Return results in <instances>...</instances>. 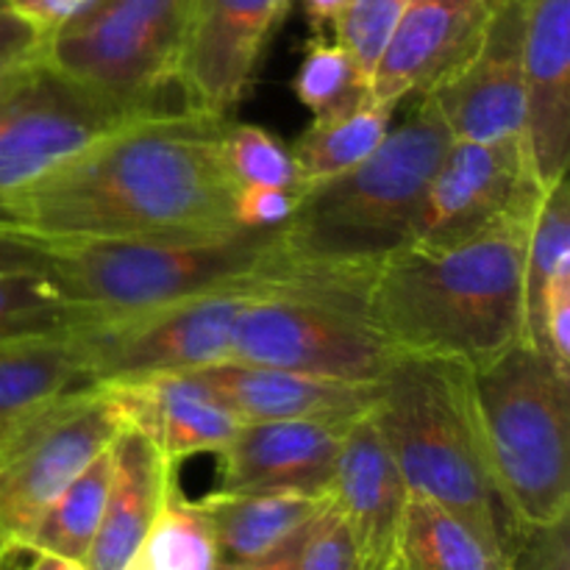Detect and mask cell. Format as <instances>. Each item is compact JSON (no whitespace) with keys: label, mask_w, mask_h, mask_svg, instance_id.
<instances>
[{"label":"cell","mask_w":570,"mask_h":570,"mask_svg":"<svg viewBox=\"0 0 570 570\" xmlns=\"http://www.w3.org/2000/svg\"><path fill=\"white\" fill-rule=\"evenodd\" d=\"M228 117L154 109L0 198V228L39 245L206 239L245 232L223 154Z\"/></svg>","instance_id":"1"},{"label":"cell","mask_w":570,"mask_h":570,"mask_svg":"<svg viewBox=\"0 0 570 570\" xmlns=\"http://www.w3.org/2000/svg\"><path fill=\"white\" fill-rule=\"evenodd\" d=\"M538 209V206H534ZM534 212L443 248L390 256L365 293V315L399 354L488 365L523 340V256Z\"/></svg>","instance_id":"2"},{"label":"cell","mask_w":570,"mask_h":570,"mask_svg":"<svg viewBox=\"0 0 570 570\" xmlns=\"http://www.w3.org/2000/svg\"><path fill=\"white\" fill-rule=\"evenodd\" d=\"M451 142L443 117L421 98L365 161L298 195L276 228L278 273L367 293L373 273L412 243Z\"/></svg>","instance_id":"3"},{"label":"cell","mask_w":570,"mask_h":570,"mask_svg":"<svg viewBox=\"0 0 570 570\" xmlns=\"http://www.w3.org/2000/svg\"><path fill=\"white\" fill-rule=\"evenodd\" d=\"M373 417L410 495L438 501L501 551L515 554L523 529L507 512L484 462L471 367L401 354L379 379Z\"/></svg>","instance_id":"4"},{"label":"cell","mask_w":570,"mask_h":570,"mask_svg":"<svg viewBox=\"0 0 570 570\" xmlns=\"http://www.w3.org/2000/svg\"><path fill=\"white\" fill-rule=\"evenodd\" d=\"M484 462L518 529L570 515V379L527 340L471 371Z\"/></svg>","instance_id":"5"},{"label":"cell","mask_w":570,"mask_h":570,"mask_svg":"<svg viewBox=\"0 0 570 570\" xmlns=\"http://www.w3.org/2000/svg\"><path fill=\"white\" fill-rule=\"evenodd\" d=\"M48 278L81 326L137 315L243 278H276V228L206 239L45 245Z\"/></svg>","instance_id":"6"},{"label":"cell","mask_w":570,"mask_h":570,"mask_svg":"<svg viewBox=\"0 0 570 570\" xmlns=\"http://www.w3.org/2000/svg\"><path fill=\"white\" fill-rule=\"evenodd\" d=\"M399 356L367 321L365 293L282 276L239 312L228 360L345 382H379Z\"/></svg>","instance_id":"7"},{"label":"cell","mask_w":570,"mask_h":570,"mask_svg":"<svg viewBox=\"0 0 570 570\" xmlns=\"http://www.w3.org/2000/svg\"><path fill=\"white\" fill-rule=\"evenodd\" d=\"M193 0H92L45 39L42 61L89 92L137 111L161 109Z\"/></svg>","instance_id":"8"},{"label":"cell","mask_w":570,"mask_h":570,"mask_svg":"<svg viewBox=\"0 0 570 570\" xmlns=\"http://www.w3.org/2000/svg\"><path fill=\"white\" fill-rule=\"evenodd\" d=\"M271 282L273 276L243 278L176 304L76 328L89 379L104 387L193 373L228 360L239 312Z\"/></svg>","instance_id":"9"},{"label":"cell","mask_w":570,"mask_h":570,"mask_svg":"<svg viewBox=\"0 0 570 570\" xmlns=\"http://www.w3.org/2000/svg\"><path fill=\"white\" fill-rule=\"evenodd\" d=\"M122 421L106 387H87L28 423L0 449V570L26 551L61 490L104 454Z\"/></svg>","instance_id":"10"},{"label":"cell","mask_w":570,"mask_h":570,"mask_svg":"<svg viewBox=\"0 0 570 570\" xmlns=\"http://www.w3.org/2000/svg\"><path fill=\"white\" fill-rule=\"evenodd\" d=\"M137 115L145 111L89 92L39 56L0 89V198Z\"/></svg>","instance_id":"11"},{"label":"cell","mask_w":570,"mask_h":570,"mask_svg":"<svg viewBox=\"0 0 570 570\" xmlns=\"http://www.w3.org/2000/svg\"><path fill=\"white\" fill-rule=\"evenodd\" d=\"M540 195L543 187L534 176L527 137L454 139L429 181L406 248H443L471 239L507 217L534 212Z\"/></svg>","instance_id":"12"},{"label":"cell","mask_w":570,"mask_h":570,"mask_svg":"<svg viewBox=\"0 0 570 570\" xmlns=\"http://www.w3.org/2000/svg\"><path fill=\"white\" fill-rule=\"evenodd\" d=\"M287 9L289 0H193L176 67L184 109L228 117L243 104Z\"/></svg>","instance_id":"13"},{"label":"cell","mask_w":570,"mask_h":570,"mask_svg":"<svg viewBox=\"0 0 570 570\" xmlns=\"http://www.w3.org/2000/svg\"><path fill=\"white\" fill-rule=\"evenodd\" d=\"M462 142L523 137L527 72L515 0H499L482 42L443 83L423 95Z\"/></svg>","instance_id":"14"},{"label":"cell","mask_w":570,"mask_h":570,"mask_svg":"<svg viewBox=\"0 0 570 570\" xmlns=\"http://www.w3.org/2000/svg\"><path fill=\"white\" fill-rule=\"evenodd\" d=\"M499 0H410L371 76V100L395 109L443 83L482 42Z\"/></svg>","instance_id":"15"},{"label":"cell","mask_w":570,"mask_h":570,"mask_svg":"<svg viewBox=\"0 0 570 570\" xmlns=\"http://www.w3.org/2000/svg\"><path fill=\"white\" fill-rule=\"evenodd\" d=\"M328 495L348 529L362 568L393 570L410 490L373 410L354 417L345 429Z\"/></svg>","instance_id":"16"},{"label":"cell","mask_w":570,"mask_h":570,"mask_svg":"<svg viewBox=\"0 0 570 570\" xmlns=\"http://www.w3.org/2000/svg\"><path fill=\"white\" fill-rule=\"evenodd\" d=\"M527 72L529 159L540 187L568 173L570 159V0H515Z\"/></svg>","instance_id":"17"},{"label":"cell","mask_w":570,"mask_h":570,"mask_svg":"<svg viewBox=\"0 0 570 570\" xmlns=\"http://www.w3.org/2000/svg\"><path fill=\"white\" fill-rule=\"evenodd\" d=\"M351 421L243 423L217 454L223 493L245 490H332L340 445Z\"/></svg>","instance_id":"18"},{"label":"cell","mask_w":570,"mask_h":570,"mask_svg":"<svg viewBox=\"0 0 570 570\" xmlns=\"http://www.w3.org/2000/svg\"><path fill=\"white\" fill-rule=\"evenodd\" d=\"M193 373L243 423L354 421L373 410L379 395V382H345L239 360H223Z\"/></svg>","instance_id":"19"},{"label":"cell","mask_w":570,"mask_h":570,"mask_svg":"<svg viewBox=\"0 0 570 570\" xmlns=\"http://www.w3.org/2000/svg\"><path fill=\"white\" fill-rule=\"evenodd\" d=\"M104 387L115 399L122 429L148 434L176 468L189 456L220 454L243 426L195 373H165Z\"/></svg>","instance_id":"20"},{"label":"cell","mask_w":570,"mask_h":570,"mask_svg":"<svg viewBox=\"0 0 570 570\" xmlns=\"http://www.w3.org/2000/svg\"><path fill=\"white\" fill-rule=\"evenodd\" d=\"M176 484V465L137 429H120L111 443V484L87 570H126L137 546L154 527Z\"/></svg>","instance_id":"21"},{"label":"cell","mask_w":570,"mask_h":570,"mask_svg":"<svg viewBox=\"0 0 570 570\" xmlns=\"http://www.w3.org/2000/svg\"><path fill=\"white\" fill-rule=\"evenodd\" d=\"M87 387L95 384L72 332L0 343V449Z\"/></svg>","instance_id":"22"},{"label":"cell","mask_w":570,"mask_h":570,"mask_svg":"<svg viewBox=\"0 0 570 570\" xmlns=\"http://www.w3.org/2000/svg\"><path fill=\"white\" fill-rule=\"evenodd\" d=\"M215 532L223 566L254 562L304 534L332 504V495L306 490H215L198 501Z\"/></svg>","instance_id":"23"},{"label":"cell","mask_w":570,"mask_h":570,"mask_svg":"<svg viewBox=\"0 0 570 570\" xmlns=\"http://www.w3.org/2000/svg\"><path fill=\"white\" fill-rule=\"evenodd\" d=\"M399 570H512V557L438 501L410 495L395 551Z\"/></svg>","instance_id":"24"},{"label":"cell","mask_w":570,"mask_h":570,"mask_svg":"<svg viewBox=\"0 0 570 570\" xmlns=\"http://www.w3.org/2000/svg\"><path fill=\"white\" fill-rule=\"evenodd\" d=\"M393 111L382 104H362L332 117H315L312 126L289 145L298 193L328 181L365 161L393 126Z\"/></svg>","instance_id":"25"},{"label":"cell","mask_w":570,"mask_h":570,"mask_svg":"<svg viewBox=\"0 0 570 570\" xmlns=\"http://www.w3.org/2000/svg\"><path fill=\"white\" fill-rule=\"evenodd\" d=\"M570 273V187L568 173L543 189L534 209L523 256V340L540 343L546 298Z\"/></svg>","instance_id":"26"},{"label":"cell","mask_w":570,"mask_h":570,"mask_svg":"<svg viewBox=\"0 0 570 570\" xmlns=\"http://www.w3.org/2000/svg\"><path fill=\"white\" fill-rule=\"evenodd\" d=\"M111 484V445L95 456L50 504L39 527L33 529L26 551H50V554L87 560L104 518ZM22 551V554H26Z\"/></svg>","instance_id":"27"},{"label":"cell","mask_w":570,"mask_h":570,"mask_svg":"<svg viewBox=\"0 0 570 570\" xmlns=\"http://www.w3.org/2000/svg\"><path fill=\"white\" fill-rule=\"evenodd\" d=\"M220 551L204 507L173 484L126 570H220Z\"/></svg>","instance_id":"28"},{"label":"cell","mask_w":570,"mask_h":570,"mask_svg":"<svg viewBox=\"0 0 570 570\" xmlns=\"http://www.w3.org/2000/svg\"><path fill=\"white\" fill-rule=\"evenodd\" d=\"M293 92L315 117L343 115L371 104V81L340 42L312 37L293 78Z\"/></svg>","instance_id":"29"},{"label":"cell","mask_w":570,"mask_h":570,"mask_svg":"<svg viewBox=\"0 0 570 570\" xmlns=\"http://www.w3.org/2000/svg\"><path fill=\"white\" fill-rule=\"evenodd\" d=\"M78 326L76 309L61 298L48 273L0 276V343L67 334Z\"/></svg>","instance_id":"30"},{"label":"cell","mask_w":570,"mask_h":570,"mask_svg":"<svg viewBox=\"0 0 570 570\" xmlns=\"http://www.w3.org/2000/svg\"><path fill=\"white\" fill-rule=\"evenodd\" d=\"M223 154L239 187L298 189L293 154L271 131L250 122H226Z\"/></svg>","instance_id":"31"},{"label":"cell","mask_w":570,"mask_h":570,"mask_svg":"<svg viewBox=\"0 0 570 570\" xmlns=\"http://www.w3.org/2000/svg\"><path fill=\"white\" fill-rule=\"evenodd\" d=\"M410 0H345L334 20V42L343 45L371 81Z\"/></svg>","instance_id":"32"},{"label":"cell","mask_w":570,"mask_h":570,"mask_svg":"<svg viewBox=\"0 0 570 570\" xmlns=\"http://www.w3.org/2000/svg\"><path fill=\"white\" fill-rule=\"evenodd\" d=\"M298 570H365L343 518L332 504L317 515V521L306 532Z\"/></svg>","instance_id":"33"},{"label":"cell","mask_w":570,"mask_h":570,"mask_svg":"<svg viewBox=\"0 0 570 570\" xmlns=\"http://www.w3.org/2000/svg\"><path fill=\"white\" fill-rule=\"evenodd\" d=\"M298 189L284 187H239L234 200V217L239 228L248 232H267L289 220L298 204Z\"/></svg>","instance_id":"34"},{"label":"cell","mask_w":570,"mask_h":570,"mask_svg":"<svg viewBox=\"0 0 570 570\" xmlns=\"http://www.w3.org/2000/svg\"><path fill=\"white\" fill-rule=\"evenodd\" d=\"M45 37L0 0V89L42 56Z\"/></svg>","instance_id":"35"},{"label":"cell","mask_w":570,"mask_h":570,"mask_svg":"<svg viewBox=\"0 0 570 570\" xmlns=\"http://www.w3.org/2000/svg\"><path fill=\"white\" fill-rule=\"evenodd\" d=\"M512 570H570L568 521L551 529H527L512 554Z\"/></svg>","instance_id":"36"},{"label":"cell","mask_w":570,"mask_h":570,"mask_svg":"<svg viewBox=\"0 0 570 570\" xmlns=\"http://www.w3.org/2000/svg\"><path fill=\"white\" fill-rule=\"evenodd\" d=\"M6 9L14 11L22 22L42 33L45 39L53 37L59 28L76 20L92 0H3Z\"/></svg>","instance_id":"37"},{"label":"cell","mask_w":570,"mask_h":570,"mask_svg":"<svg viewBox=\"0 0 570 570\" xmlns=\"http://www.w3.org/2000/svg\"><path fill=\"white\" fill-rule=\"evenodd\" d=\"M309 532V529H306ZM306 532L298 534L295 540H289L284 549H278L276 554L262 557V560L254 562H234V566H220V570H298L301 549H304Z\"/></svg>","instance_id":"38"},{"label":"cell","mask_w":570,"mask_h":570,"mask_svg":"<svg viewBox=\"0 0 570 570\" xmlns=\"http://www.w3.org/2000/svg\"><path fill=\"white\" fill-rule=\"evenodd\" d=\"M312 37H326V28L334 26L337 14L343 11L345 0H301Z\"/></svg>","instance_id":"39"},{"label":"cell","mask_w":570,"mask_h":570,"mask_svg":"<svg viewBox=\"0 0 570 570\" xmlns=\"http://www.w3.org/2000/svg\"><path fill=\"white\" fill-rule=\"evenodd\" d=\"M28 562L17 570H87L81 560L50 554V551H26Z\"/></svg>","instance_id":"40"},{"label":"cell","mask_w":570,"mask_h":570,"mask_svg":"<svg viewBox=\"0 0 570 570\" xmlns=\"http://www.w3.org/2000/svg\"><path fill=\"white\" fill-rule=\"evenodd\" d=\"M393 570H399V568H395V566H393Z\"/></svg>","instance_id":"41"}]
</instances>
